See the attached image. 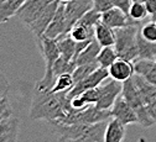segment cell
<instances>
[{"label": "cell", "mask_w": 156, "mask_h": 142, "mask_svg": "<svg viewBox=\"0 0 156 142\" xmlns=\"http://www.w3.org/2000/svg\"><path fill=\"white\" fill-rule=\"evenodd\" d=\"M139 24H130L128 26L115 29V51L120 58L131 61L139 59V48H138V35H139Z\"/></svg>", "instance_id": "obj_3"}, {"label": "cell", "mask_w": 156, "mask_h": 142, "mask_svg": "<svg viewBox=\"0 0 156 142\" xmlns=\"http://www.w3.org/2000/svg\"><path fill=\"white\" fill-rule=\"evenodd\" d=\"M57 42H58V48H60V53L61 56L66 59V61H69V62H73V57H74V53H76V46H77V41L71 37V35H66V36H62L60 38H57Z\"/></svg>", "instance_id": "obj_22"}, {"label": "cell", "mask_w": 156, "mask_h": 142, "mask_svg": "<svg viewBox=\"0 0 156 142\" xmlns=\"http://www.w3.org/2000/svg\"><path fill=\"white\" fill-rule=\"evenodd\" d=\"M155 61H156V58H155Z\"/></svg>", "instance_id": "obj_41"}, {"label": "cell", "mask_w": 156, "mask_h": 142, "mask_svg": "<svg viewBox=\"0 0 156 142\" xmlns=\"http://www.w3.org/2000/svg\"><path fill=\"white\" fill-rule=\"evenodd\" d=\"M108 121H102V123L89 125V129L86 135L80 138H60V142H104Z\"/></svg>", "instance_id": "obj_14"}, {"label": "cell", "mask_w": 156, "mask_h": 142, "mask_svg": "<svg viewBox=\"0 0 156 142\" xmlns=\"http://www.w3.org/2000/svg\"><path fill=\"white\" fill-rule=\"evenodd\" d=\"M112 3H113V6L122 9L124 12H126L129 15V9L133 4L131 0H112Z\"/></svg>", "instance_id": "obj_34"}, {"label": "cell", "mask_w": 156, "mask_h": 142, "mask_svg": "<svg viewBox=\"0 0 156 142\" xmlns=\"http://www.w3.org/2000/svg\"><path fill=\"white\" fill-rule=\"evenodd\" d=\"M99 67L98 63H88V64H82V66H78L74 72L72 73V77H73V80H74V84L78 83L80 80L87 78L89 74H92L97 68Z\"/></svg>", "instance_id": "obj_27"}, {"label": "cell", "mask_w": 156, "mask_h": 142, "mask_svg": "<svg viewBox=\"0 0 156 142\" xmlns=\"http://www.w3.org/2000/svg\"><path fill=\"white\" fill-rule=\"evenodd\" d=\"M83 96V99L86 100L87 104H97V101L99 99V93H98V87L95 88H90L88 90H86L84 93L81 94Z\"/></svg>", "instance_id": "obj_31"}, {"label": "cell", "mask_w": 156, "mask_h": 142, "mask_svg": "<svg viewBox=\"0 0 156 142\" xmlns=\"http://www.w3.org/2000/svg\"><path fill=\"white\" fill-rule=\"evenodd\" d=\"M102 46L98 43V41L94 38L90 41V43L78 54L77 59H76V64L78 66H82V64H88V63H95L97 62V58H98V54L101 52ZM98 63V62H97Z\"/></svg>", "instance_id": "obj_18"}, {"label": "cell", "mask_w": 156, "mask_h": 142, "mask_svg": "<svg viewBox=\"0 0 156 142\" xmlns=\"http://www.w3.org/2000/svg\"><path fill=\"white\" fill-rule=\"evenodd\" d=\"M131 2H133V3H143V4H145L147 0H131Z\"/></svg>", "instance_id": "obj_37"}, {"label": "cell", "mask_w": 156, "mask_h": 142, "mask_svg": "<svg viewBox=\"0 0 156 142\" xmlns=\"http://www.w3.org/2000/svg\"><path fill=\"white\" fill-rule=\"evenodd\" d=\"M19 120L14 116L0 123V142H17Z\"/></svg>", "instance_id": "obj_15"}, {"label": "cell", "mask_w": 156, "mask_h": 142, "mask_svg": "<svg viewBox=\"0 0 156 142\" xmlns=\"http://www.w3.org/2000/svg\"><path fill=\"white\" fill-rule=\"evenodd\" d=\"M125 138V125L120 121L112 117L108 121V126L104 135V142H124Z\"/></svg>", "instance_id": "obj_17"}, {"label": "cell", "mask_w": 156, "mask_h": 142, "mask_svg": "<svg viewBox=\"0 0 156 142\" xmlns=\"http://www.w3.org/2000/svg\"><path fill=\"white\" fill-rule=\"evenodd\" d=\"M69 90L52 93L51 90H36L30 108L32 120H60L72 110Z\"/></svg>", "instance_id": "obj_1"}, {"label": "cell", "mask_w": 156, "mask_h": 142, "mask_svg": "<svg viewBox=\"0 0 156 142\" xmlns=\"http://www.w3.org/2000/svg\"><path fill=\"white\" fill-rule=\"evenodd\" d=\"M110 113H112V117L120 121L125 126L133 125V124H139V119H138V115H136V111L124 99L123 95H120L115 100L114 105L110 109Z\"/></svg>", "instance_id": "obj_8"}, {"label": "cell", "mask_w": 156, "mask_h": 142, "mask_svg": "<svg viewBox=\"0 0 156 142\" xmlns=\"http://www.w3.org/2000/svg\"><path fill=\"white\" fill-rule=\"evenodd\" d=\"M109 77L114 80L124 83L125 80L130 79L135 74V68H134V62L124 58H118L115 62L108 68Z\"/></svg>", "instance_id": "obj_12"}, {"label": "cell", "mask_w": 156, "mask_h": 142, "mask_svg": "<svg viewBox=\"0 0 156 142\" xmlns=\"http://www.w3.org/2000/svg\"><path fill=\"white\" fill-rule=\"evenodd\" d=\"M147 15H149L147 9L143 3H133L129 9V17L135 23L143 21L144 19H146Z\"/></svg>", "instance_id": "obj_28"}, {"label": "cell", "mask_w": 156, "mask_h": 142, "mask_svg": "<svg viewBox=\"0 0 156 142\" xmlns=\"http://www.w3.org/2000/svg\"><path fill=\"white\" fill-rule=\"evenodd\" d=\"M145 6L147 9V12L149 15H154L156 12V0H147V2L145 3Z\"/></svg>", "instance_id": "obj_36"}, {"label": "cell", "mask_w": 156, "mask_h": 142, "mask_svg": "<svg viewBox=\"0 0 156 142\" xmlns=\"http://www.w3.org/2000/svg\"><path fill=\"white\" fill-rule=\"evenodd\" d=\"M146 108H147V111H149L151 119L154 120V123L156 124V98L150 101V103L146 105Z\"/></svg>", "instance_id": "obj_35"}, {"label": "cell", "mask_w": 156, "mask_h": 142, "mask_svg": "<svg viewBox=\"0 0 156 142\" xmlns=\"http://www.w3.org/2000/svg\"><path fill=\"white\" fill-rule=\"evenodd\" d=\"M69 35L77 42L92 41V40L95 38V27L86 25V24H83L81 21H77L76 25L72 27Z\"/></svg>", "instance_id": "obj_20"}, {"label": "cell", "mask_w": 156, "mask_h": 142, "mask_svg": "<svg viewBox=\"0 0 156 142\" xmlns=\"http://www.w3.org/2000/svg\"><path fill=\"white\" fill-rule=\"evenodd\" d=\"M118 58H119V56L115 51V47L114 46H108V47H102L101 48L98 58H97V62H98L99 67H103V68L108 69Z\"/></svg>", "instance_id": "obj_24"}, {"label": "cell", "mask_w": 156, "mask_h": 142, "mask_svg": "<svg viewBox=\"0 0 156 142\" xmlns=\"http://www.w3.org/2000/svg\"><path fill=\"white\" fill-rule=\"evenodd\" d=\"M10 116H12V109L9 103V99L5 96L0 100V123H3Z\"/></svg>", "instance_id": "obj_30"}, {"label": "cell", "mask_w": 156, "mask_h": 142, "mask_svg": "<svg viewBox=\"0 0 156 142\" xmlns=\"http://www.w3.org/2000/svg\"><path fill=\"white\" fill-rule=\"evenodd\" d=\"M138 48H139V59H155L156 58V42H150L145 40L139 29L138 35Z\"/></svg>", "instance_id": "obj_23"}, {"label": "cell", "mask_w": 156, "mask_h": 142, "mask_svg": "<svg viewBox=\"0 0 156 142\" xmlns=\"http://www.w3.org/2000/svg\"><path fill=\"white\" fill-rule=\"evenodd\" d=\"M112 8H113L112 0H93V9L99 11L101 14Z\"/></svg>", "instance_id": "obj_32"}, {"label": "cell", "mask_w": 156, "mask_h": 142, "mask_svg": "<svg viewBox=\"0 0 156 142\" xmlns=\"http://www.w3.org/2000/svg\"><path fill=\"white\" fill-rule=\"evenodd\" d=\"M76 68H77L76 63L66 61L62 56H60V58L56 61V63L53 66V75L55 78H57L58 75H61L63 73H73Z\"/></svg>", "instance_id": "obj_26"}, {"label": "cell", "mask_w": 156, "mask_h": 142, "mask_svg": "<svg viewBox=\"0 0 156 142\" xmlns=\"http://www.w3.org/2000/svg\"><path fill=\"white\" fill-rule=\"evenodd\" d=\"M65 14L67 19L68 31L71 32L72 27L88 10L93 9V0H72L69 3H65Z\"/></svg>", "instance_id": "obj_9"}, {"label": "cell", "mask_w": 156, "mask_h": 142, "mask_svg": "<svg viewBox=\"0 0 156 142\" xmlns=\"http://www.w3.org/2000/svg\"><path fill=\"white\" fill-rule=\"evenodd\" d=\"M58 2H60V3H69V2H72V0H58Z\"/></svg>", "instance_id": "obj_38"}, {"label": "cell", "mask_w": 156, "mask_h": 142, "mask_svg": "<svg viewBox=\"0 0 156 142\" xmlns=\"http://www.w3.org/2000/svg\"><path fill=\"white\" fill-rule=\"evenodd\" d=\"M135 73L144 77L150 83L156 85V61L155 59H138L134 62Z\"/></svg>", "instance_id": "obj_16"}, {"label": "cell", "mask_w": 156, "mask_h": 142, "mask_svg": "<svg viewBox=\"0 0 156 142\" xmlns=\"http://www.w3.org/2000/svg\"><path fill=\"white\" fill-rule=\"evenodd\" d=\"M53 0H26L16 12V17L27 27L36 23Z\"/></svg>", "instance_id": "obj_5"}, {"label": "cell", "mask_w": 156, "mask_h": 142, "mask_svg": "<svg viewBox=\"0 0 156 142\" xmlns=\"http://www.w3.org/2000/svg\"><path fill=\"white\" fill-rule=\"evenodd\" d=\"M112 117L110 110H102L97 106L95 104L88 105L86 109L72 113V114H66L62 119L58 121L65 124H97V123H102V121H108Z\"/></svg>", "instance_id": "obj_4"}, {"label": "cell", "mask_w": 156, "mask_h": 142, "mask_svg": "<svg viewBox=\"0 0 156 142\" xmlns=\"http://www.w3.org/2000/svg\"><path fill=\"white\" fill-rule=\"evenodd\" d=\"M2 2H4V0H0V3H2Z\"/></svg>", "instance_id": "obj_40"}, {"label": "cell", "mask_w": 156, "mask_h": 142, "mask_svg": "<svg viewBox=\"0 0 156 142\" xmlns=\"http://www.w3.org/2000/svg\"><path fill=\"white\" fill-rule=\"evenodd\" d=\"M151 20H152V21H156V12L154 15H151Z\"/></svg>", "instance_id": "obj_39"}, {"label": "cell", "mask_w": 156, "mask_h": 142, "mask_svg": "<svg viewBox=\"0 0 156 142\" xmlns=\"http://www.w3.org/2000/svg\"><path fill=\"white\" fill-rule=\"evenodd\" d=\"M115 30L107 26L104 23L99 21L95 25V40L102 47L115 45Z\"/></svg>", "instance_id": "obj_19"}, {"label": "cell", "mask_w": 156, "mask_h": 142, "mask_svg": "<svg viewBox=\"0 0 156 142\" xmlns=\"http://www.w3.org/2000/svg\"><path fill=\"white\" fill-rule=\"evenodd\" d=\"M73 85H74V80H73L72 73H63L56 78L51 92L52 93H60V92L71 90L73 88Z\"/></svg>", "instance_id": "obj_25"}, {"label": "cell", "mask_w": 156, "mask_h": 142, "mask_svg": "<svg viewBox=\"0 0 156 142\" xmlns=\"http://www.w3.org/2000/svg\"><path fill=\"white\" fill-rule=\"evenodd\" d=\"M155 23H156V21H155Z\"/></svg>", "instance_id": "obj_42"}, {"label": "cell", "mask_w": 156, "mask_h": 142, "mask_svg": "<svg viewBox=\"0 0 156 142\" xmlns=\"http://www.w3.org/2000/svg\"><path fill=\"white\" fill-rule=\"evenodd\" d=\"M108 77H109L108 69L103 68V67H98L92 74H89L87 78L80 80V82L73 85V88L68 93V98H73V96H77V95H81L82 93H84L86 90H88L90 88H95V87L101 85Z\"/></svg>", "instance_id": "obj_7"}, {"label": "cell", "mask_w": 156, "mask_h": 142, "mask_svg": "<svg viewBox=\"0 0 156 142\" xmlns=\"http://www.w3.org/2000/svg\"><path fill=\"white\" fill-rule=\"evenodd\" d=\"M140 33L147 41L156 42V23L155 21L146 23L144 26L140 27Z\"/></svg>", "instance_id": "obj_29"}, {"label": "cell", "mask_w": 156, "mask_h": 142, "mask_svg": "<svg viewBox=\"0 0 156 142\" xmlns=\"http://www.w3.org/2000/svg\"><path fill=\"white\" fill-rule=\"evenodd\" d=\"M101 21L104 23L107 26L114 29V30L124 27V26H128L130 24H139V23L133 21L126 12H124L122 9L116 8V6H113L112 9L102 12Z\"/></svg>", "instance_id": "obj_11"}, {"label": "cell", "mask_w": 156, "mask_h": 142, "mask_svg": "<svg viewBox=\"0 0 156 142\" xmlns=\"http://www.w3.org/2000/svg\"><path fill=\"white\" fill-rule=\"evenodd\" d=\"M58 6H60V2H58V0H53V2L47 6V9L45 10V12L40 16V19H38L36 23H34L32 25L29 26L30 31L35 35L36 38L41 37L45 33L46 29L48 27V25L52 21V19H53V16H55Z\"/></svg>", "instance_id": "obj_13"}, {"label": "cell", "mask_w": 156, "mask_h": 142, "mask_svg": "<svg viewBox=\"0 0 156 142\" xmlns=\"http://www.w3.org/2000/svg\"><path fill=\"white\" fill-rule=\"evenodd\" d=\"M9 88H10V84L8 82V79L5 78L4 74L0 73V100L6 96V94L9 92Z\"/></svg>", "instance_id": "obj_33"}, {"label": "cell", "mask_w": 156, "mask_h": 142, "mask_svg": "<svg viewBox=\"0 0 156 142\" xmlns=\"http://www.w3.org/2000/svg\"><path fill=\"white\" fill-rule=\"evenodd\" d=\"M99 99L97 101V106L102 110H110L115 100L123 93V83L118 80H109V82L98 85Z\"/></svg>", "instance_id": "obj_6"}, {"label": "cell", "mask_w": 156, "mask_h": 142, "mask_svg": "<svg viewBox=\"0 0 156 142\" xmlns=\"http://www.w3.org/2000/svg\"><path fill=\"white\" fill-rule=\"evenodd\" d=\"M26 0H4L0 3V24H4L16 15Z\"/></svg>", "instance_id": "obj_21"}, {"label": "cell", "mask_w": 156, "mask_h": 142, "mask_svg": "<svg viewBox=\"0 0 156 142\" xmlns=\"http://www.w3.org/2000/svg\"><path fill=\"white\" fill-rule=\"evenodd\" d=\"M36 40L38 42L40 52L45 58L46 71H45L44 78L36 83L35 89L36 90H51L56 80L53 75V66L56 63V61L61 56L60 48H58V42H57V40L46 37L45 35H42L41 37H38Z\"/></svg>", "instance_id": "obj_2"}, {"label": "cell", "mask_w": 156, "mask_h": 142, "mask_svg": "<svg viewBox=\"0 0 156 142\" xmlns=\"http://www.w3.org/2000/svg\"><path fill=\"white\" fill-rule=\"evenodd\" d=\"M68 25H67V19H66V14H65V5L63 3H60V6H58L51 24L48 25V27L45 31V36L50 37V38H60L62 36L68 35Z\"/></svg>", "instance_id": "obj_10"}]
</instances>
